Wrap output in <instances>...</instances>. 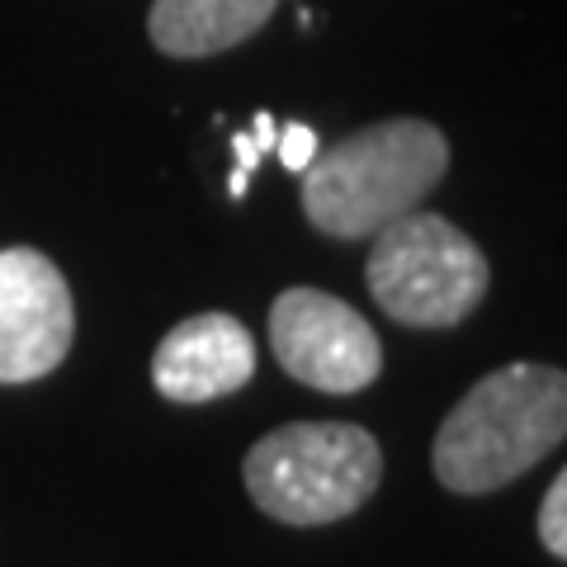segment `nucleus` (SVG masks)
<instances>
[{
    "label": "nucleus",
    "mask_w": 567,
    "mask_h": 567,
    "mask_svg": "<svg viewBox=\"0 0 567 567\" xmlns=\"http://www.w3.org/2000/svg\"><path fill=\"white\" fill-rule=\"evenodd\" d=\"M567 440V369L506 364L477 379L435 431V477L458 496L506 487Z\"/></svg>",
    "instance_id": "1"
},
{
    "label": "nucleus",
    "mask_w": 567,
    "mask_h": 567,
    "mask_svg": "<svg viewBox=\"0 0 567 567\" xmlns=\"http://www.w3.org/2000/svg\"><path fill=\"white\" fill-rule=\"evenodd\" d=\"M450 171L431 118H383L317 152L303 171V213L322 237L360 241L412 213Z\"/></svg>",
    "instance_id": "2"
},
{
    "label": "nucleus",
    "mask_w": 567,
    "mask_h": 567,
    "mask_svg": "<svg viewBox=\"0 0 567 567\" xmlns=\"http://www.w3.org/2000/svg\"><path fill=\"white\" fill-rule=\"evenodd\" d=\"M251 502L279 525H331L354 516L383 477V450L364 425L293 421L256 440L241 464Z\"/></svg>",
    "instance_id": "3"
},
{
    "label": "nucleus",
    "mask_w": 567,
    "mask_h": 567,
    "mask_svg": "<svg viewBox=\"0 0 567 567\" xmlns=\"http://www.w3.org/2000/svg\"><path fill=\"white\" fill-rule=\"evenodd\" d=\"M364 284L374 303L402 327L445 331L487 298V256L473 246L464 227L440 213H402L374 233V251L364 265Z\"/></svg>",
    "instance_id": "4"
},
{
    "label": "nucleus",
    "mask_w": 567,
    "mask_h": 567,
    "mask_svg": "<svg viewBox=\"0 0 567 567\" xmlns=\"http://www.w3.org/2000/svg\"><path fill=\"white\" fill-rule=\"evenodd\" d=\"M270 350L279 369L317 393H364L383 374L379 331L322 289H284L270 308Z\"/></svg>",
    "instance_id": "5"
},
{
    "label": "nucleus",
    "mask_w": 567,
    "mask_h": 567,
    "mask_svg": "<svg viewBox=\"0 0 567 567\" xmlns=\"http://www.w3.org/2000/svg\"><path fill=\"white\" fill-rule=\"evenodd\" d=\"M76 341L71 284L43 251H0V383L48 379Z\"/></svg>",
    "instance_id": "6"
},
{
    "label": "nucleus",
    "mask_w": 567,
    "mask_h": 567,
    "mask_svg": "<svg viewBox=\"0 0 567 567\" xmlns=\"http://www.w3.org/2000/svg\"><path fill=\"white\" fill-rule=\"evenodd\" d=\"M256 374V341L233 312H199L162 336L152 354L156 393L185 406L227 398Z\"/></svg>",
    "instance_id": "7"
},
{
    "label": "nucleus",
    "mask_w": 567,
    "mask_h": 567,
    "mask_svg": "<svg viewBox=\"0 0 567 567\" xmlns=\"http://www.w3.org/2000/svg\"><path fill=\"white\" fill-rule=\"evenodd\" d=\"M275 10L279 0H152L147 39L166 58L199 62L256 39Z\"/></svg>",
    "instance_id": "8"
},
{
    "label": "nucleus",
    "mask_w": 567,
    "mask_h": 567,
    "mask_svg": "<svg viewBox=\"0 0 567 567\" xmlns=\"http://www.w3.org/2000/svg\"><path fill=\"white\" fill-rule=\"evenodd\" d=\"M275 137H279V128H275V114H256V123H251V133H237L233 137V152H237V171H233V199H241L246 194V185H251V171L260 166V156L265 152H275Z\"/></svg>",
    "instance_id": "9"
},
{
    "label": "nucleus",
    "mask_w": 567,
    "mask_h": 567,
    "mask_svg": "<svg viewBox=\"0 0 567 567\" xmlns=\"http://www.w3.org/2000/svg\"><path fill=\"white\" fill-rule=\"evenodd\" d=\"M539 539L548 554L567 563V468L554 477V487H548L544 506H539Z\"/></svg>",
    "instance_id": "10"
},
{
    "label": "nucleus",
    "mask_w": 567,
    "mask_h": 567,
    "mask_svg": "<svg viewBox=\"0 0 567 567\" xmlns=\"http://www.w3.org/2000/svg\"><path fill=\"white\" fill-rule=\"evenodd\" d=\"M275 152H279L284 171H298V175H303V171L312 166V156L322 152V147H317V133L308 128V123H284L279 137H275Z\"/></svg>",
    "instance_id": "11"
}]
</instances>
